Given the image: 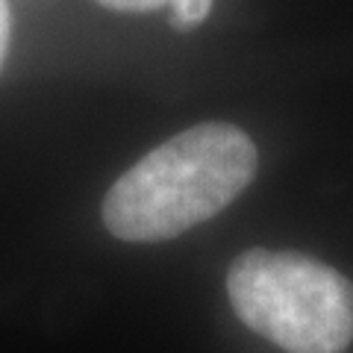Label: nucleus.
I'll return each mask as SVG.
<instances>
[{
	"label": "nucleus",
	"instance_id": "obj_2",
	"mask_svg": "<svg viewBox=\"0 0 353 353\" xmlns=\"http://www.w3.org/2000/svg\"><path fill=\"white\" fill-rule=\"evenodd\" d=\"M227 294L245 327L285 353H345L353 341V283L306 253L245 250Z\"/></svg>",
	"mask_w": 353,
	"mask_h": 353
},
{
	"label": "nucleus",
	"instance_id": "obj_3",
	"mask_svg": "<svg viewBox=\"0 0 353 353\" xmlns=\"http://www.w3.org/2000/svg\"><path fill=\"white\" fill-rule=\"evenodd\" d=\"M209 12H212V0H176V3H171L168 24L174 30H192L203 24Z\"/></svg>",
	"mask_w": 353,
	"mask_h": 353
},
{
	"label": "nucleus",
	"instance_id": "obj_5",
	"mask_svg": "<svg viewBox=\"0 0 353 353\" xmlns=\"http://www.w3.org/2000/svg\"><path fill=\"white\" fill-rule=\"evenodd\" d=\"M9 32H12V15H9V3H6V0H0V65H3V59H6Z\"/></svg>",
	"mask_w": 353,
	"mask_h": 353
},
{
	"label": "nucleus",
	"instance_id": "obj_4",
	"mask_svg": "<svg viewBox=\"0 0 353 353\" xmlns=\"http://www.w3.org/2000/svg\"><path fill=\"white\" fill-rule=\"evenodd\" d=\"M106 9H115V12H153V9L171 6L176 0H97Z\"/></svg>",
	"mask_w": 353,
	"mask_h": 353
},
{
	"label": "nucleus",
	"instance_id": "obj_1",
	"mask_svg": "<svg viewBox=\"0 0 353 353\" xmlns=\"http://www.w3.org/2000/svg\"><path fill=\"white\" fill-rule=\"evenodd\" d=\"M259 168L253 139L236 124L209 121L176 132L112 183L103 227L121 241H168L215 218Z\"/></svg>",
	"mask_w": 353,
	"mask_h": 353
}]
</instances>
